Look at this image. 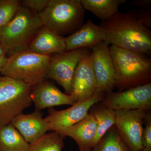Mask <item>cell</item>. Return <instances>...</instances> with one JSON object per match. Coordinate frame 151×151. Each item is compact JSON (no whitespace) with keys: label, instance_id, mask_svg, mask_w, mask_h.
<instances>
[{"label":"cell","instance_id":"13","mask_svg":"<svg viewBox=\"0 0 151 151\" xmlns=\"http://www.w3.org/2000/svg\"><path fill=\"white\" fill-rule=\"evenodd\" d=\"M31 97L35 111H39L47 108L72 105L75 103L70 95L63 93L54 84L45 80L31 87Z\"/></svg>","mask_w":151,"mask_h":151},{"label":"cell","instance_id":"12","mask_svg":"<svg viewBox=\"0 0 151 151\" xmlns=\"http://www.w3.org/2000/svg\"><path fill=\"white\" fill-rule=\"evenodd\" d=\"M97 89V82L89 52L82 58L76 66L70 95L75 103L91 97Z\"/></svg>","mask_w":151,"mask_h":151},{"label":"cell","instance_id":"28","mask_svg":"<svg viewBox=\"0 0 151 151\" xmlns=\"http://www.w3.org/2000/svg\"><path fill=\"white\" fill-rule=\"evenodd\" d=\"M0 56L6 57H7L5 51L1 41H0Z\"/></svg>","mask_w":151,"mask_h":151},{"label":"cell","instance_id":"2","mask_svg":"<svg viewBox=\"0 0 151 151\" xmlns=\"http://www.w3.org/2000/svg\"><path fill=\"white\" fill-rule=\"evenodd\" d=\"M109 48L119 92L151 82V59L149 56L113 45Z\"/></svg>","mask_w":151,"mask_h":151},{"label":"cell","instance_id":"6","mask_svg":"<svg viewBox=\"0 0 151 151\" xmlns=\"http://www.w3.org/2000/svg\"><path fill=\"white\" fill-rule=\"evenodd\" d=\"M31 87L22 81L0 75V127L11 124L32 104Z\"/></svg>","mask_w":151,"mask_h":151},{"label":"cell","instance_id":"26","mask_svg":"<svg viewBox=\"0 0 151 151\" xmlns=\"http://www.w3.org/2000/svg\"><path fill=\"white\" fill-rule=\"evenodd\" d=\"M133 5L138 6L145 9H151V0H134L131 2Z\"/></svg>","mask_w":151,"mask_h":151},{"label":"cell","instance_id":"8","mask_svg":"<svg viewBox=\"0 0 151 151\" xmlns=\"http://www.w3.org/2000/svg\"><path fill=\"white\" fill-rule=\"evenodd\" d=\"M101 106L114 111L151 108V83L132 87L121 92L107 93Z\"/></svg>","mask_w":151,"mask_h":151},{"label":"cell","instance_id":"24","mask_svg":"<svg viewBox=\"0 0 151 151\" xmlns=\"http://www.w3.org/2000/svg\"><path fill=\"white\" fill-rule=\"evenodd\" d=\"M50 0H24L21 1V6L35 13L39 14L47 7Z\"/></svg>","mask_w":151,"mask_h":151},{"label":"cell","instance_id":"3","mask_svg":"<svg viewBox=\"0 0 151 151\" xmlns=\"http://www.w3.org/2000/svg\"><path fill=\"white\" fill-rule=\"evenodd\" d=\"M43 25L38 14L21 6L14 19L0 29V41L7 57L29 50Z\"/></svg>","mask_w":151,"mask_h":151},{"label":"cell","instance_id":"18","mask_svg":"<svg viewBox=\"0 0 151 151\" xmlns=\"http://www.w3.org/2000/svg\"><path fill=\"white\" fill-rule=\"evenodd\" d=\"M85 10L99 18L102 22L107 20L119 12V7L126 0H81Z\"/></svg>","mask_w":151,"mask_h":151},{"label":"cell","instance_id":"10","mask_svg":"<svg viewBox=\"0 0 151 151\" xmlns=\"http://www.w3.org/2000/svg\"><path fill=\"white\" fill-rule=\"evenodd\" d=\"M87 49H77L52 56L46 78L55 80L65 94L70 95L76 68L82 58L89 52Z\"/></svg>","mask_w":151,"mask_h":151},{"label":"cell","instance_id":"9","mask_svg":"<svg viewBox=\"0 0 151 151\" xmlns=\"http://www.w3.org/2000/svg\"><path fill=\"white\" fill-rule=\"evenodd\" d=\"M115 127L129 151L143 149L142 137L146 111L140 109L116 111Z\"/></svg>","mask_w":151,"mask_h":151},{"label":"cell","instance_id":"16","mask_svg":"<svg viewBox=\"0 0 151 151\" xmlns=\"http://www.w3.org/2000/svg\"><path fill=\"white\" fill-rule=\"evenodd\" d=\"M97 132L96 119L92 113H89L85 119L69 127L60 134L73 139L80 151H89L93 147Z\"/></svg>","mask_w":151,"mask_h":151},{"label":"cell","instance_id":"20","mask_svg":"<svg viewBox=\"0 0 151 151\" xmlns=\"http://www.w3.org/2000/svg\"><path fill=\"white\" fill-rule=\"evenodd\" d=\"M97 124V132L93 147L100 142L103 136L116 123V112L110 108L100 106L94 109L92 113Z\"/></svg>","mask_w":151,"mask_h":151},{"label":"cell","instance_id":"7","mask_svg":"<svg viewBox=\"0 0 151 151\" xmlns=\"http://www.w3.org/2000/svg\"><path fill=\"white\" fill-rule=\"evenodd\" d=\"M104 97V93L97 89L91 97L75 103L67 109L57 111L50 108L49 115L45 118L48 124L49 131L61 134L85 119L92 106L101 102Z\"/></svg>","mask_w":151,"mask_h":151},{"label":"cell","instance_id":"11","mask_svg":"<svg viewBox=\"0 0 151 151\" xmlns=\"http://www.w3.org/2000/svg\"><path fill=\"white\" fill-rule=\"evenodd\" d=\"M109 46L104 41L93 47L90 53L97 90L104 93L112 92L116 86L115 68Z\"/></svg>","mask_w":151,"mask_h":151},{"label":"cell","instance_id":"22","mask_svg":"<svg viewBox=\"0 0 151 151\" xmlns=\"http://www.w3.org/2000/svg\"><path fill=\"white\" fill-rule=\"evenodd\" d=\"M113 127L89 151H129L119 136L116 128Z\"/></svg>","mask_w":151,"mask_h":151},{"label":"cell","instance_id":"23","mask_svg":"<svg viewBox=\"0 0 151 151\" xmlns=\"http://www.w3.org/2000/svg\"><path fill=\"white\" fill-rule=\"evenodd\" d=\"M21 7L18 0H0V29L14 19Z\"/></svg>","mask_w":151,"mask_h":151},{"label":"cell","instance_id":"15","mask_svg":"<svg viewBox=\"0 0 151 151\" xmlns=\"http://www.w3.org/2000/svg\"><path fill=\"white\" fill-rule=\"evenodd\" d=\"M106 37L104 29L89 19L75 32L64 37L66 52L79 48L92 49L105 41Z\"/></svg>","mask_w":151,"mask_h":151},{"label":"cell","instance_id":"17","mask_svg":"<svg viewBox=\"0 0 151 151\" xmlns=\"http://www.w3.org/2000/svg\"><path fill=\"white\" fill-rule=\"evenodd\" d=\"M29 50L43 55L61 54L66 52L65 39L43 25L32 42Z\"/></svg>","mask_w":151,"mask_h":151},{"label":"cell","instance_id":"19","mask_svg":"<svg viewBox=\"0 0 151 151\" xmlns=\"http://www.w3.org/2000/svg\"><path fill=\"white\" fill-rule=\"evenodd\" d=\"M29 146L11 124L0 127V151H27Z\"/></svg>","mask_w":151,"mask_h":151},{"label":"cell","instance_id":"5","mask_svg":"<svg viewBox=\"0 0 151 151\" xmlns=\"http://www.w3.org/2000/svg\"><path fill=\"white\" fill-rule=\"evenodd\" d=\"M51 55L38 54L29 50L8 58L1 75L22 81L31 87L45 80Z\"/></svg>","mask_w":151,"mask_h":151},{"label":"cell","instance_id":"29","mask_svg":"<svg viewBox=\"0 0 151 151\" xmlns=\"http://www.w3.org/2000/svg\"><path fill=\"white\" fill-rule=\"evenodd\" d=\"M140 151H147V150H141Z\"/></svg>","mask_w":151,"mask_h":151},{"label":"cell","instance_id":"25","mask_svg":"<svg viewBox=\"0 0 151 151\" xmlns=\"http://www.w3.org/2000/svg\"><path fill=\"white\" fill-rule=\"evenodd\" d=\"M144 122L145 126L143 128L142 142L143 150L151 151V116L150 114L146 115Z\"/></svg>","mask_w":151,"mask_h":151},{"label":"cell","instance_id":"14","mask_svg":"<svg viewBox=\"0 0 151 151\" xmlns=\"http://www.w3.org/2000/svg\"><path fill=\"white\" fill-rule=\"evenodd\" d=\"M11 124L29 144L39 139L49 131L48 123L39 111L28 114L22 113L16 117Z\"/></svg>","mask_w":151,"mask_h":151},{"label":"cell","instance_id":"1","mask_svg":"<svg viewBox=\"0 0 151 151\" xmlns=\"http://www.w3.org/2000/svg\"><path fill=\"white\" fill-rule=\"evenodd\" d=\"M110 45L151 55V10L118 12L101 22Z\"/></svg>","mask_w":151,"mask_h":151},{"label":"cell","instance_id":"27","mask_svg":"<svg viewBox=\"0 0 151 151\" xmlns=\"http://www.w3.org/2000/svg\"><path fill=\"white\" fill-rule=\"evenodd\" d=\"M7 59L6 57L0 56V73L5 66Z\"/></svg>","mask_w":151,"mask_h":151},{"label":"cell","instance_id":"4","mask_svg":"<svg viewBox=\"0 0 151 151\" xmlns=\"http://www.w3.org/2000/svg\"><path fill=\"white\" fill-rule=\"evenodd\" d=\"M85 13L81 0H50L39 15L45 26L63 37L70 35L84 24Z\"/></svg>","mask_w":151,"mask_h":151},{"label":"cell","instance_id":"21","mask_svg":"<svg viewBox=\"0 0 151 151\" xmlns=\"http://www.w3.org/2000/svg\"><path fill=\"white\" fill-rule=\"evenodd\" d=\"M64 138L55 132L46 134L39 139L29 144L27 151H62L65 146Z\"/></svg>","mask_w":151,"mask_h":151}]
</instances>
